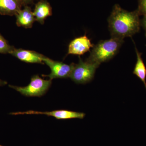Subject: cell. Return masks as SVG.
Segmentation results:
<instances>
[{
  "instance_id": "obj_1",
  "label": "cell",
  "mask_w": 146,
  "mask_h": 146,
  "mask_svg": "<svg viewBox=\"0 0 146 146\" xmlns=\"http://www.w3.org/2000/svg\"><path fill=\"white\" fill-rule=\"evenodd\" d=\"M139 14L138 10L129 12L115 5L108 19L112 37L123 39L138 32L140 29Z\"/></svg>"
},
{
  "instance_id": "obj_2",
  "label": "cell",
  "mask_w": 146,
  "mask_h": 146,
  "mask_svg": "<svg viewBox=\"0 0 146 146\" xmlns=\"http://www.w3.org/2000/svg\"><path fill=\"white\" fill-rule=\"evenodd\" d=\"M123 42V39L112 37L102 40L94 46L86 61L100 65L109 61L117 53Z\"/></svg>"
},
{
  "instance_id": "obj_3",
  "label": "cell",
  "mask_w": 146,
  "mask_h": 146,
  "mask_svg": "<svg viewBox=\"0 0 146 146\" xmlns=\"http://www.w3.org/2000/svg\"><path fill=\"white\" fill-rule=\"evenodd\" d=\"M51 80H44L38 75L33 76L30 83L27 86L21 87L9 85L10 88L15 89L26 97H42L46 94L52 83Z\"/></svg>"
},
{
  "instance_id": "obj_4",
  "label": "cell",
  "mask_w": 146,
  "mask_h": 146,
  "mask_svg": "<svg viewBox=\"0 0 146 146\" xmlns=\"http://www.w3.org/2000/svg\"><path fill=\"white\" fill-rule=\"evenodd\" d=\"M100 65L86 60L84 61L80 58L79 63L74 64L70 78L77 84L89 83L94 79L96 70Z\"/></svg>"
},
{
  "instance_id": "obj_5",
  "label": "cell",
  "mask_w": 146,
  "mask_h": 146,
  "mask_svg": "<svg viewBox=\"0 0 146 146\" xmlns=\"http://www.w3.org/2000/svg\"><path fill=\"white\" fill-rule=\"evenodd\" d=\"M43 62L49 67L51 73L49 75H42L44 77H48L52 80L55 78H70L74 68V64H65L60 61H55L49 58L44 56Z\"/></svg>"
},
{
  "instance_id": "obj_6",
  "label": "cell",
  "mask_w": 146,
  "mask_h": 146,
  "mask_svg": "<svg viewBox=\"0 0 146 146\" xmlns=\"http://www.w3.org/2000/svg\"><path fill=\"white\" fill-rule=\"evenodd\" d=\"M11 115H44L51 116L57 119L65 120L72 119H83L85 116L83 112H75L65 110H55L48 112H40L34 110H28L26 112H19L11 113Z\"/></svg>"
},
{
  "instance_id": "obj_7",
  "label": "cell",
  "mask_w": 146,
  "mask_h": 146,
  "mask_svg": "<svg viewBox=\"0 0 146 146\" xmlns=\"http://www.w3.org/2000/svg\"><path fill=\"white\" fill-rule=\"evenodd\" d=\"M94 46L91 40L86 35L77 37L69 44L68 54L81 56L89 51Z\"/></svg>"
},
{
  "instance_id": "obj_8",
  "label": "cell",
  "mask_w": 146,
  "mask_h": 146,
  "mask_svg": "<svg viewBox=\"0 0 146 146\" xmlns=\"http://www.w3.org/2000/svg\"><path fill=\"white\" fill-rule=\"evenodd\" d=\"M9 54L26 63L44 64L43 58L44 56L33 51L14 48Z\"/></svg>"
},
{
  "instance_id": "obj_9",
  "label": "cell",
  "mask_w": 146,
  "mask_h": 146,
  "mask_svg": "<svg viewBox=\"0 0 146 146\" xmlns=\"http://www.w3.org/2000/svg\"><path fill=\"white\" fill-rule=\"evenodd\" d=\"M16 23L18 27H23L25 28H31L35 21L33 12L29 6H25L21 9L15 16Z\"/></svg>"
},
{
  "instance_id": "obj_10",
  "label": "cell",
  "mask_w": 146,
  "mask_h": 146,
  "mask_svg": "<svg viewBox=\"0 0 146 146\" xmlns=\"http://www.w3.org/2000/svg\"><path fill=\"white\" fill-rule=\"evenodd\" d=\"M33 13L35 21L43 24L47 17L52 15V7L47 1L40 0L35 5Z\"/></svg>"
},
{
  "instance_id": "obj_11",
  "label": "cell",
  "mask_w": 146,
  "mask_h": 146,
  "mask_svg": "<svg viewBox=\"0 0 146 146\" xmlns=\"http://www.w3.org/2000/svg\"><path fill=\"white\" fill-rule=\"evenodd\" d=\"M22 7L23 4L19 0H0V14L16 16Z\"/></svg>"
},
{
  "instance_id": "obj_12",
  "label": "cell",
  "mask_w": 146,
  "mask_h": 146,
  "mask_svg": "<svg viewBox=\"0 0 146 146\" xmlns=\"http://www.w3.org/2000/svg\"><path fill=\"white\" fill-rule=\"evenodd\" d=\"M136 55H137V61H136L133 74L140 79L143 83L146 89V68L141 57V54L138 51L136 48Z\"/></svg>"
},
{
  "instance_id": "obj_13",
  "label": "cell",
  "mask_w": 146,
  "mask_h": 146,
  "mask_svg": "<svg viewBox=\"0 0 146 146\" xmlns=\"http://www.w3.org/2000/svg\"><path fill=\"white\" fill-rule=\"evenodd\" d=\"M14 48L9 44L6 40L0 35V53L9 54Z\"/></svg>"
},
{
  "instance_id": "obj_14",
  "label": "cell",
  "mask_w": 146,
  "mask_h": 146,
  "mask_svg": "<svg viewBox=\"0 0 146 146\" xmlns=\"http://www.w3.org/2000/svg\"><path fill=\"white\" fill-rule=\"evenodd\" d=\"M139 13L146 15V0H139Z\"/></svg>"
},
{
  "instance_id": "obj_15",
  "label": "cell",
  "mask_w": 146,
  "mask_h": 146,
  "mask_svg": "<svg viewBox=\"0 0 146 146\" xmlns=\"http://www.w3.org/2000/svg\"><path fill=\"white\" fill-rule=\"evenodd\" d=\"M23 4V6L29 5L34 2L35 1H38V0H19ZM40 1V0H38Z\"/></svg>"
},
{
  "instance_id": "obj_16",
  "label": "cell",
  "mask_w": 146,
  "mask_h": 146,
  "mask_svg": "<svg viewBox=\"0 0 146 146\" xmlns=\"http://www.w3.org/2000/svg\"><path fill=\"white\" fill-rule=\"evenodd\" d=\"M7 84V82L6 81L0 79V86H5V85H6Z\"/></svg>"
},
{
  "instance_id": "obj_17",
  "label": "cell",
  "mask_w": 146,
  "mask_h": 146,
  "mask_svg": "<svg viewBox=\"0 0 146 146\" xmlns=\"http://www.w3.org/2000/svg\"><path fill=\"white\" fill-rule=\"evenodd\" d=\"M144 16H144L143 21V24L144 28H145V30L146 33V15Z\"/></svg>"
},
{
  "instance_id": "obj_18",
  "label": "cell",
  "mask_w": 146,
  "mask_h": 146,
  "mask_svg": "<svg viewBox=\"0 0 146 146\" xmlns=\"http://www.w3.org/2000/svg\"><path fill=\"white\" fill-rule=\"evenodd\" d=\"M0 146H4L1 145H0Z\"/></svg>"
}]
</instances>
